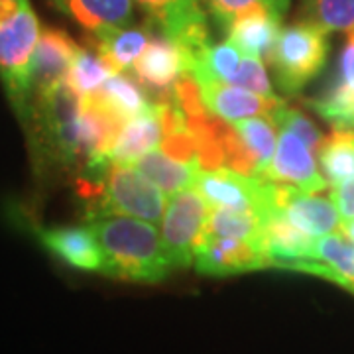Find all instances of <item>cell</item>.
Masks as SVG:
<instances>
[{"label": "cell", "mask_w": 354, "mask_h": 354, "mask_svg": "<svg viewBox=\"0 0 354 354\" xmlns=\"http://www.w3.org/2000/svg\"><path fill=\"white\" fill-rule=\"evenodd\" d=\"M319 162L330 185L354 177V130L333 128L319 150Z\"/></svg>", "instance_id": "cell-23"}, {"label": "cell", "mask_w": 354, "mask_h": 354, "mask_svg": "<svg viewBox=\"0 0 354 354\" xmlns=\"http://www.w3.org/2000/svg\"><path fill=\"white\" fill-rule=\"evenodd\" d=\"M160 150L179 162H197V138L193 136L189 128L164 136Z\"/></svg>", "instance_id": "cell-31"}, {"label": "cell", "mask_w": 354, "mask_h": 354, "mask_svg": "<svg viewBox=\"0 0 354 354\" xmlns=\"http://www.w3.org/2000/svg\"><path fill=\"white\" fill-rule=\"evenodd\" d=\"M309 106L333 128L354 130V91L339 81H335L323 97L309 101Z\"/></svg>", "instance_id": "cell-28"}, {"label": "cell", "mask_w": 354, "mask_h": 354, "mask_svg": "<svg viewBox=\"0 0 354 354\" xmlns=\"http://www.w3.org/2000/svg\"><path fill=\"white\" fill-rule=\"evenodd\" d=\"M136 167L144 176L148 177L152 183H156L165 195H174L183 189L197 187L199 177H201V167L197 162H179L169 158L162 150H152L144 153L136 160Z\"/></svg>", "instance_id": "cell-18"}, {"label": "cell", "mask_w": 354, "mask_h": 354, "mask_svg": "<svg viewBox=\"0 0 354 354\" xmlns=\"http://www.w3.org/2000/svg\"><path fill=\"white\" fill-rule=\"evenodd\" d=\"M341 230L346 234V236H348V239H353L354 241V218H351V221H344Z\"/></svg>", "instance_id": "cell-34"}, {"label": "cell", "mask_w": 354, "mask_h": 354, "mask_svg": "<svg viewBox=\"0 0 354 354\" xmlns=\"http://www.w3.org/2000/svg\"><path fill=\"white\" fill-rule=\"evenodd\" d=\"M39 36V20L28 0H0V79L20 116L30 109Z\"/></svg>", "instance_id": "cell-2"}, {"label": "cell", "mask_w": 354, "mask_h": 354, "mask_svg": "<svg viewBox=\"0 0 354 354\" xmlns=\"http://www.w3.org/2000/svg\"><path fill=\"white\" fill-rule=\"evenodd\" d=\"M88 227L101 244L102 274L109 278L158 283L176 270L153 223L127 215H93Z\"/></svg>", "instance_id": "cell-1"}, {"label": "cell", "mask_w": 354, "mask_h": 354, "mask_svg": "<svg viewBox=\"0 0 354 354\" xmlns=\"http://www.w3.org/2000/svg\"><path fill=\"white\" fill-rule=\"evenodd\" d=\"M39 239L44 246L55 254L65 264L83 270V272H99L102 274L104 254L95 230L88 227H57L39 230Z\"/></svg>", "instance_id": "cell-16"}, {"label": "cell", "mask_w": 354, "mask_h": 354, "mask_svg": "<svg viewBox=\"0 0 354 354\" xmlns=\"http://www.w3.org/2000/svg\"><path fill=\"white\" fill-rule=\"evenodd\" d=\"M201 87L207 109L228 122H236L250 116H274L283 102L279 99H266L258 93L223 83L213 77H195Z\"/></svg>", "instance_id": "cell-11"}, {"label": "cell", "mask_w": 354, "mask_h": 354, "mask_svg": "<svg viewBox=\"0 0 354 354\" xmlns=\"http://www.w3.org/2000/svg\"><path fill=\"white\" fill-rule=\"evenodd\" d=\"M274 203L276 215L313 239L342 228V216L330 197H319L317 193H305L293 185L274 181Z\"/></svg>", "instance_id": "cell-8"}, {"label": "cell", "mask_w": 354, "mask_h": 354, "mask_svg": "<svg viewBox=\"0 0 354 354\" xmlns=\"http://www.w3.org/2000/svg\"><path fill=\"white\" fill-rule=\"evenodd\" d=\"M148 41H150V36L146 30L128 26V28L116 30L104 38L95 39V46L113 71L124 73L128 69H134V65L142 55V51L146 50Z\"/></svg>", "instance_id": "cell-21"}, {"label": "cell", "mask_w": 354, "mask_h": 354, "mask_svg": "<svg viewBox=\"0 0 354 354\" xmlns=\"http://www.w3.org/2000/svg\"><path fill=\"white\" fill-rule=\"evenodd\" d=\"M244 144L252 150L258 160V177L264 174V169L272 164L274 153L278 148V124L270 120V116H250L236 122H230Z\"/></svg>", "instance_id": "cell-24"}, {"label": "cell", "mask_w": 354, "mask_h": 354, "mask_svg": "<svg viewBox=\"0 0 354 354\" xmlns=\"http://www.w3.org/2000/svg\"><path fill=\"white\" fill-rule=\"evenodd\" d=\"M203 2L216 26L227 32L230 26L246 14L260 12L281 20L291 4V0H203Z\"/></svg>", "instance_id": "cell-25"}, {"label": "cell", "mask_w": 354, "mask_h": 354, "mask_svg": "<svg viewBox=\"0 0 354 354\" xmlns=\"http://www.w3.org/2000/svg\"><path fill=\"white\" fill-rule=\"evenodd\" d=\"M330 199L337 205L342 223L354 218V177L337 185H330Z\"/></svg>", "instance_id": "cell-32"}, {"label": "cell", "mask_w": 354, "mask_h": 354, "mask_svg": "<svg viewBox=\"0 0 354 354\" xmlns=\"http://www.w3.org/2000/svg\"><path fill=\"white\" fill-rule=\"evenodd\" d=\"M329 57V32L311 22H297L279 32L270 55L278 87L286 95H297L315 79Z\"/></svg>", "instance_id": "cell-3"}, {"label": "cell", "mask_w": 354, "mask_h": 354, "mask_svg": "<svg viewBox=\"0 0 354 354\" xmlns=\"http://www.w3.org/2000/svg\"><path fill=\"white\" fill-rule=\"evenodd\" d=\"M77 46L73 39L57 28L41 30L32 67V97L48 93L69 79V71L75 59Z\"/></svg>", "instance_id": "cell-12"}, {"label": "cell", "mask_w": 354, "mask_h": 354, "mask_svg": "<svg viewBox=\"0 0 354 354\" xmlns=\"http://www.w3.org/2000/svg\"><path fill=\"white\" fill-rule=\"evenodd\" d=\"M337 81L354 91V30L348 32V38L344 41V48L341 51Z\"/></svg>", "instance_id": "cell-33"}, {"label": "cell", "mask_w": 354, "mask_h": 354, "mask_svg": "<svg viewBox=\"0 0 354 354\" xmlns=\"http://www.w3.org/2000/svg\"><path fill=\"white\" fill-rule=\"evenodd\" d=\"M197 189L211 207L256 213L264 218V223L272 216H278L274 181H266L262 177L244 176L230 167H221L215 171H203Z\"/></svg>", "instance_id": "cell-6"}, {"label": "cell", "mask_w": 354, "mask_h": 354, "mask_svg": "<svg viewBox=\"0 0 354 354\" xmlns=\"http://www.w3.org/2000/svg\"><path fill=\"white\" fill-rule=\"evenodd\" d=\"M97 167L101 169V209L97 215H127L153 225L162 223L169 197L136 165L104 160Z\"/></svg>", "instance_id": "cell-4"}, {"label": "cell", "mask_w": 354, "mask_h": 354, "mask_svg": "<svg viewBox=\"0 0 354 354\" xmlns=\"http://www.w3.org/2000/svg\"><path fill=\"white\" fill-rule=\"evenodd\" d=\"M50 4L101 39L134 22V0H50Z\"/></svg>", "instance_id": "cell-13"}, {"label": "cell", "mask_w": 354, "mask_h": 354, "mask_svg": "<svg viewBox=\"0 0 354 354\" xmlns=\"http://www.w3.org/2000/svg\"><path fill=\"white\" fill-rule=\"evenodd\" d=\"M162 32L189 55L191 67L211 46L203 0H134Z\"/></svg>", "instance_id": "cell-7"}, {"label": "cell", "mask_w": 354, "mask_h": 354, "mask_svg": "<svg viewBox=\"0 0 354 354\" xmlns=\"http://www.w3.org/2000/svg\"><path fill=\"white\" fill-rule=\"evenodd\" d=\"M260 177L266 181L288 183L305 193H321L329 187L327 177L317 169L315 152L288 128H279L274 160Z\"/></svg>", "instance_id": "cell-9"}, {"label": "cell", "mask_w": 354, "mask_h": 354, "mask_svg": "<svg viewBox=\"0 0 354 354\" xmlns=\"http://www.w3.org/2000/svg\"><path fill=\"white\" fill-rule=\"evenodd\" d=\"M290 270L327 278L354 293V241L342 230L315 239L311 256L291 264Z\"/></svg>", "instance_id": "cell-14"}, {"label": "cell", "mask_w": 354, "mask_h": 354, "mask_svg": "<svg viewBox=\"0 0 354 354\" xmlns=\"http://www.w3.org/2000/svg\"><path fill=\"white\" fill-rule=\"evenodd\" d=\"M203 236L250 241L264 244V218L256 213L211 207Z\"/></svg>", "instance_id": "cell-20"}, {"label": "cell", "mask_w": 354, "mask_h": 354, "mask_svg": "<svg viewBox=\"0 0 354 354\" xmlns=\"http://www.w3.org/2000/svg\"><path fill=\"white\" fill-rule=\"evenodd\" d=\"M164 138L158 106L152 104L146 113L128 118L118 134V140L109 153V160L120 164H136L144 153L156 150Z\"/></svg>", "instance_id": "cell-17"}, {"label": "cell", "mask_w": 354, "mask_h": 354, "mask_svg": "<svg viewBox=\"0 0 354 354\" xmlns=\"http://www.w3.org/2000/svg\"><path fill=\"white\" fill-rule=\"evenodd\" d=\"M279 22L281 20L272 18L268 14H246L228 28V41L234 44L246 55L270 62V55L276 48V41L281 32Z\"/></svg>", "instance_id": "cell-19"}, {"label": "cell", "mask_w": 354, "mask_h": 354, "mask_svg": "<svg viewBox=\"0 0 354 354\" xmlns=\"http://www.w3.org/2000/svg\"><path fill=\"white\" fill-rule=\"evenodd\" d=\"M193 266L199 274L207 276H232L254 272L270 264L262 242L232 241L201 234L195 248Z\"/></svg>", "instance_id": "cell-10"}, {"label": "cell", "mask_w": 354, "mask_h": 354, "mask_svg": "<svg viewBox=\"0 0 354 354\" xmlns=\"http://www.w3.org/2000/svg\"><path fill=\"white\" fill-rule=\"evenodd\" d=\"M134 71L148 87L171 95L177 79L185 71H191V59L176 41L165 36H156L150 38L146 50L142 51Z\"/></svg>", "instance_id": "cell-15"}, {"label": "cell", "mask_w": 354, "mask_h": 354, "mask_svg": "<svg viewBox=\"0 0 354 354\" xmlns=\"http://www.w3.org/2000/svg\"><path fill=\"white\" fill-rule=\"evenodd\" d=\"M304 20L325 32L354 30V0H304Z\"/></svg>", "instance_id": "cell-27"}, {"label": "cell", "mask_w": 354, "mask_h": 354, "mask_svg": "<svg viewBox=\"0 0 354 354\" xmlns=\"http://www.w3.org/2000/svg\"><path fill=\"white\" fill-rule=\"evenodd\" d=\"M113 73L114 71L106 65L99 51L79 48L67 81L77 93L88 97V95H95Z\"/></svg>", "instance_id": "cell-26"}, {"label": "cell", "mask_w": 354, "mask_h": 354, "mask_svg": "<svg viewBox=\"0 0 354 354\" xmlns=\"http://www.w3.org/2000/svg\"><path fill=\"white\" fill-rule=\"evenodd\" d=\"M227 83L234 85V87H242L246 91L258 93L266 99H279L278 95L274 93L270 79H268L264 62L258 59V57H252V55H246V53L242 55L241 65L236 67V71L232 75L228 77Z\"/></svg>", "instance_id": "cell-29"}, {"label": "cell", "mask_w": 354, "mask_h": 354, "mask_svg": "<svg viewBox=\"0 0 354 354\" xmlns=\"http://www.w3.org/2000/svg\"><path fill=\"white\" fill-rule=\"evenodd\" d=\"M272 120L278 124V128H288L291 132H295V134L304 140L305 144H307L313 152L319 153L323 142H325V136L321 134V130H319L304 113H299V111H295V109H290V106L281 104L278 111L274 113Z\"/></svg>", "instance_id": "cell-30"}, {"label": "cell", "mask_w": 354, "mask_h": 354, "mask_svg": "<svg viewBox=\"0 0 354 354\" xmlns=\"http://www.w3.org/2000/svg\"><path fill=\"white\" fill-rule=\"evenodd\" d=\"M95 95L124 120L146 113L153 104L148 101L144 88L140 87L134 79H130L124 73H118V71H114Z\"/></svg>", "instance_id": "cell-22"}, {"label": "cell", "mask_w": 354, "mask_h": 354, "mask_svg": "<svg viewBox=\"0 0 354 354\" xmlns=\"http://www.w3.org/2000/svg\"><path fill=\"white\" fill-rule=\"evenodd\" d=\"M211 205L197 187L169 195L162 218V241L174 268H189L201 239Z\"/></svg>", "instance_id": "cell-5"}]
</instances>
